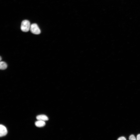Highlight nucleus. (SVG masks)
I'll return each mask as SVG.
<instances>
[{"label":"nucleus","instance_id":"nucleus-1","mask_svg":"<svg viewBox=\"0 0 140 140\" xmlns=\"http://www.w3.org/2000/svg\"><path fill=\"white\" fill-rule=\"evenodd\" d=\"M31 24L27 20H24L21 23V29L22 31L24 32H27L29 31L31 27Z\"/></svg>","mask_w":140,"mask_h":140},{"label":"nucleus","instance_id":"nucleus-2","mask_svg":"<svg viewBox=\"0 0 140 140\" xmlns=\"http://www.w3.org/2000/svg\"><path fill=\"white\" fill-rule=\"evenodd\" d=\"M30 30L31 32L35 34L38 35L41 33L40 30L37 25L35 24L31 25Z\"/></svg>","mask_w":140,"mask_h":140},{"label":"nucleus","instance_id":"nucleus-3","mask_svg":"<svg viewBox=\"0 0 140 140\" xmlns=\"http://www.w3.org/2000/svg\"><path fill=\"white\" fill-rule=\"evenodd\" d=\"M6 127L2 125H0V136L2 137L6 135L7 133Z\"/></svg>","mask_w":140,"mask_h":140},{"label":"nucleus","instance_id":"nucleus-4","mask_svg":"<svg viewBox=\"0 0 140 140\" xmlns=\"http://www.w3.org/2000/svg\"><path fill=\"white\" fill-rule=\"evenodd\" d=\"M36 118L38 121H48L49 119L48 117L46 115H41L37 116Z\"/></svg>","mask_w":140,"mask_h":140},{"label":"nucleus","instance_id":"nucleus-5","mask_svg":"<svg viewBox=\"0 0 140 140\" xmlns=\"http://www.w3.org/2000/svg\"><path fill=\"white\" fill-rule=\"evenodd\" d=\"M35 126L37 127H43L45 125V121H38L35 123Z\"/></svg>","mask_w":140,"mask_h":140},{"label":"nucleus","instance_id":"nucleus-6","mask_svg":"<svg viewBox=\"0 0 140 140\" xmlns=\"http://www.w3.org/2000/svg\"><path fill=\"white\" fill-rule=\"evenodd\" d=\"M7 64L5 62H1L0 63V69L2 70H4L7 68Z\"/></svg>","mask_w":140,"mask_h":140},{"label":"nucleus","instance_id":"nucleus-7","mask_svg":"<svg viewBox=\"0 0 140 140\" xmlns=\"http://www.w3.org/2000/svg\"><path fill=\"white\" fill-rule=\"evenodd\" d=\"M129 139L131 140H136V139L135 136L133 135H132L129 137Z\"/></svg>","mask_w":140,"mask_h":140},{"label":"nucleus","instance_id":"nucleus-8","mask_svg":"<svg viewBox=\"0 0 140 140\" xmlns=\"http://www.w3.org/2000/svg\"><path fill=\"white\" fill-rule=\"evenodd\" d=\"M118 140H126V138L123 136L121 137H119L118 139Z\"/></svg>","mask_w":140,"mask_h":140},{"label":"nucleus","instance_id":"nucleus-9","mask_svg":"<svg viewBox=\"0 0 140 140\" xmlns=\"http://www.w3.org/2000/svg\"><path fill=\"white\" fill-rule=\"evenodd\" d=\"M137 140H140V134H138L137 136Z\"/></svg>","mask_w":140,"mask_h":140},{"label":"nucleus","instance_id":"nucleus-10","mask_svg":"<svg viewBox=\"0 0 140 140\" xmlns=\"http://www.w3.org/2000/svg\"><path fill=\"white\" fill-rule=\"evenodd\" d=\"M0 58H1V59H0V60H1V61L2 59L1 57Z\"/></svg>","mask_w":140,"mask_h":140}]
</instances>
